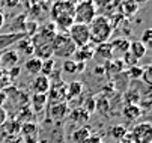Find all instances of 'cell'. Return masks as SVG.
<instances>
[{
	"instance_id": "6da1fadb",
	"label": "cell",
	"mask_w": 152,
	"mask_h": 143,
	"mask_svg": "<svg viewBox=\"0 0 152 143\" xmlns=\"http://www.w3.org/2000/svg\"><path fill=\"white\" fill-rule=\"evenodd\" d=\"M74 6L71 0H56L50 8L51 23H54L56 29L60 32H68L74 24Z\"/></svg>"
},
{
	"instance_id": "7a4b0ae2",
	"label": "cell",
	"mask_w": 152,
	"mask_h": 143,
	"mask_svg": "<svg viewBox=\"0 0 152 143\" xmlns=\"http://www.w3.org/2000/svg\"><path fill=\"white\" fill-rule=\"evenodd\" d=\"M113 24L112 20L107 15H96L91 24H89V35H91V42L92 44H102L108 42V39L113 35Z\"/></svg>"
},
{
	"instance_id": "3957f363",
	"label": "cell",
	"mask_w": 152,
	"mask_h": 143,
	"mask_svg": "<svg viewBox=\"0 0 152 143\" xmlns=\"http://www.w3.org/2000/svg\"><path fill=\"white\" fill-rule=\"evenodd\" d=\"M77 47L71 41L68 32H57L53 38V56L60 59H69L74 56Z\"/></svg>"
},
{
	"instance_id": "277c9868",
	"label": "cell",
	"mask_w": 152,
	"mask_h": 143,
	"mask_svg": "<svg viewBox=\"0 0 152 143\" xmlns=\"http://www.w3.org/2000/svg\"><path fill=\"white\" fill-rule=\"evenodd\" d=\"M96 15L98 14L94 0H80L74 6V23L89 26Z\"/></svg>"
},
{
	"instance_id": "5b68a950",
	"label": "cell",
	"mask_w": 152,
	"mask_h": 143,
	"mask_svg": "<svg viewBox=\"0 0 152 143\" xmlns=\"http://www.w3.org/2000/svg\"><path fill=\"white\" fill-rule=\"evenodd\" d=\"M68 35L71 38V41L74 42V45L77 48L83 47V45H88L91 44V35H89V26L86 24H78V23H74L69 30H68Z\"/></svg>"
},
{
	"instance_id": "8992f818",
	"label": "cell",
	"mask_w": 152,
	"mask_h": 143,
	"mask_svg": "<svg viewBox=\"0 0 152 143\" xmlns=\"http://www.w3.org/2000/svg\"><path fill=\"white\" fill-rule=\"evenodd\" d=\"M128 134L133 143H152V124L151 122H139Z\"/></svg>"
},
{
	"instance_id": "52a82bcc",
	"label": "cell",
	"mask_w": 152,
	"mask_h": 143,
	"mask_svg": "<svg viewBox=\"0 0 152 143\" xmlns=\"http://www.w3.org/2000/svg\"><path fill=\"white\" fill-rule=\"evenodd\" d=\"M32 92L33 93H39V95H47L48 90L51 89V81H50V77H45V75H35V78L32 80V86H30Z\"/></svg>"
},
{
	"instance_id": "ba28073f",
	"label": "cell",
	"mask_w": 152,
	"mask_h": 143,
	"mask_svg": "<svg viewBox=\"0 0 152 143\" xmlns=\"http://www.w3.org/2000/svg\"><path fill=\"white\" fill-rule=\"evenodd\" d=\"M18 63H20V56L15 50L9 48V50L2 51V54H0V65H2L5 71H9L11 68L18 66Z\"/></svg>"
},
{
	"instance_id": "9c48e42d",
	"label": "cell",
	"mask_w": 152,
	"mask_h": 143,
	"mask_svg": "<svg viewBox=\"0 0 152 143\" xmlns=\"http://www.w3.org/2000/svg\"><path fill=\"white\" fill-rule=\"evenodd\" d=\"M110 45H112L113 59H122L129 50V41L126 38H116L110 42Z\"/></svg>"
},
{
	"instance_id": "30bf717a",
	"label": "cell",
	"mask_w": 152,
	"mask_h": 143,
	"mask_svg": "<svg viewBox=\"0 0 152 143\" xmlns=\"http://www.w3.org/2000/svg\"><path fill=\"white\" fill-rule=\"evenodd\" d=\"M24 36H27L26 33H14V32H9V33H3L0 35V53L8 50V47L17 44L20 39H23Z\"/></svg>"
},
{
	"instance_id": "8fae6325",
	"label": "cell",
	"mask_w": 152,
	"mask_h": 143,
	"mask_svg": "<svg viewBox=\"0 0 152 143\" xmlns=\"http://www.w3.org/2000/svg\"><path fill=\"white\" fill-rule=\"evenodd\" d=\"M95 56V45L91 42V44H88V45H83V47H80V48H77L75 50V53H74V60L75 62H88L89 59H92Z\"/></svg>"
},
{
	"instance_id": "7c38bea8",
	"label": "cell",
	"mask_w": 152,
	"mask_h": 143,
	"mask_svg": "<svg viewBox=\"0 0 152 143\" xmlns=\"http://www.w3.org/2000/svg\"><path fill=\"white\" fill-rule=\"evenodd\" d=\"M124 62L121 59H112V60H108V62H105L104 65V72L108 75V77H115L118 74H121L124 71Z\"/></svg>"
},
{
	"instance_id": "4fadbf2b",
	"label": "cell",
	"mask_w": 152,
	"mask_h": 143,
	"mask_svg": "<svg viewBox=\"0 0 152 143\" xmlns=\"http://www.w3.org/2000/svg\"><path fill=\"white\" fill-rule=\"evenodd\" d=\"M50 113H51V117H53V119H56V120H62V119H65V117L69 115L68 104L65 103V101H62V103H56V104L51 107Z\"/></svg>"
},
{
	"instance_id": "5bb4252c",
	"label": "cell",
	"mask_w": 152,
	"mask_h": 143,
	"mask_svg": "<svg viewBox=\"0 0 152 143\" xmlns=\"http://www.w3.org/2000/svg\"><path fill=\"white\" fill-rule=\"evenodd\" d=\"M95 56L99 57L104 62H108V60L113 59V53H112V45L110 42H102V44H98L95 47Z\"/></svg>"
},
{
	"instance_id": "9a60e30c",
	"label": "cell",
	"mask_w": 152,
	"mask_h": 143,
	"mask_svg": "<svg viewBox=\"0 0 152 143\" xmlns=\"http://www.w3.org/2000/svg\"><path fill=\"white\" fill-rule=\"evenodd\" d=\"M24 68L30 75H39L42 69V60L38 59L36 56H32L24 62Z\"/></svg>"
},
{
	"instance_id": "2e32d148",
	"label": "cell",
	"mask_w": 152,
	"mask_h": 143,
	"mask_svg": "<svg viewBox=\"0 0 152 143\" xmlns=\"http://www.w3.org/2000/svg\"><path fill=\"white\" fill-rule=\"evenodd\" d=\"M92 134H91V130L88 127H80V128H77V130L72 131L71 140L74 143H88V140H89Z\"/></svg>"
},
{
	"instance_id": "e0dca14e",
	"label": "cell",
	"mask_w": 152,
	"mask_h": 143,
	"mask_svg": "<svg viewBox=\"0 0 152 143\" xmlns=\"http://www.w3.org/2000/svg\"><path fill=\"white\" fill-rule=\"evenodd\" d=\"M119 8H121L122 15H124L125 18H128V17H133V15H136L140 6H139L137 3L131 2V0H122L121 5H119Z\"/></svg>"
},
{
	"instance_id": "ac0fdd59",
	"label": "cell",
	"mask_w": 152,
	"mask_h": 143,
	"mask_svg": "<svg viewBox=\"0 0 152 143\" xmlns=\"http://www.w3.org/2000/svg\"><path fill=\"white\" fill-rule=\"evenodd\" d=\"M122 115H124L128 120H137L143 113H142V107H140V106H137V104H128V106L124 107Z\"/></svg>"
},
{
	"instance_id": "d6986e66",
	"label": "cell",
	"mask_w": 152,
	"mask_h": 143,
	"mask_svg": "<svg viewBox=\"0 0 152 143\" xmlns=\"http://www.w3.org/2000/svg\"><path fill=\"white\" fill-rule=\"evenodd\" d=\"M128 51L131 53L137 60H140L142 57H145V56H146L148 48L140 42V41H133V42H129V50H128Z\"/></svg>"
},
{
	"instance_id": "ffe728a7",
	"label": "cell",
	"mask_w": 152,
	"mask_h": 143,
	"mask_svg": "<svg viewBox=\"0 0 152 143\" xmlns=\"http://www.w3.org/2000/svg\"><path fill=\"white\" fill-rule=\"evenodd\" d=\"M17 47L18 50L26 54V56H33V44H32V39L30 36H24L23 39H20L17 42Z\"/></svg>"
},
{
	"instance_id": "44dd1931",
	"label": "cell",
	"mask_w": 152,
	"mask_h": 143,
	"mask_svg": "<svg viewBox=\"0 0 152 143\" xmlns=\"http://www.w3.org/2000/svg\"><path fill=\"white\" fill-rule=\"evenodd\" d=\"M47 104V95H39V93H33L32 96V109L35 113H39L44 110Z\"/></svg>"
},
{
	"instance_id": "7402d4cb",
	"label": "cell",
	"mask_w": 152,
	"mask_h": 143,
	"mask_svg": "<svg viewBox=\"0 0 152 143\" xmlns=\"http://www.w3.org/2000/svg\"><path fill=\"white\" fill-rule=\"evenodd\" d=\"M83 92V83L80 81H71L69 85H66V98H75L80 96Z\"/></svg>"
},
{
	"instance_id": "603a6c76",
	"label": "cell",
	"mask_w": 152,
	"mask_h": 143,
	"mask_svg": "<svg viewBox=\"0 0 152 143\" xmlns=\"http://www.w3.org/2000/svg\"><path fill=\"white\" fill-rule=\"evenodd\" d=\"M69 117H71V120H74V122H80V124H84V122L89 120L91 115L86 112V110H83V109H75L72 113H69Z\"/></svg>"
},
{
	"instance_id": "cb8c5ba5",
	"label": "cell",
	"mask_w": 152,
	"mask_h": 143,
	"mask_svg": "<svg viewBox=\"0 0 152 143\" xmlns=\"http://www.w3.org/2000/svg\"><path fill=\"white\" fill-rule=\"evenodd\" d=\"M126 134H128V130H126V127H125L124 124H116V125H113V127L110 128V136H112L116 142L121 140V139H124Z\"/></svg>"
},
{
	"instance_id": "d4e9b609",
	"label": "cell",
	"mask_w": 152,
	"mask_h": 143,
	"mask_svg": "<svg viewBox=\"0 0 152 143\" xmlns=\"http://www.w3.org/2000/svg\"><path fill=\"white\" fill-rule=\"evenodd\" d=\"M108 110H110V103H108L107 98L101 96L99 99H95V112L104 115V113H107Z\"/></svg>"
},
{
	"instance_id": "484cf974",
	"label": "cell",
	"mask_w": 152,
	"mask_h": 143,
	"mask_svg": "<svg viewBox=\"0 0 152 143\" xmlns=\"http://www.w3.org/2000/svg\"><path fill=\"white\" fill-rule=\"evenodd\" d=\"M53 69H54V60H53V57L42 60V69H41V74L42 75L50 77L53 74Z\"/></svg>"
},
{
	"instance_id": "4316f807",
	"label": "cell",
	"mask_w": 152,
	"mask_h": 143,
	"mask_svg": "<svg viewBox=\"0 0 152 143\" xmlns=\"http://www.w3.org/2000/svg\"><path fill=\"white\" fill-rule=\"evenodd\" d=\"M62 69L65 72H68V74H75L77 72V62L72 60V59H66L62 65Z\"/></svg>"
},
{
	"instance_id": "83f0119b",
	"label": "cell",
	"mask_w": 152,
	"mask_h": 143,
	"mask_svg": "<svg viewBox=\"0 0 152 143\" xmlns=\"http://www.w3.org/2000/svg\"><path fill=\"white\" fill-rule=\"evenodd\" d=\"M140 42H142L146 48L151 47V44H152V29H145V30H143V33H142V36H140Z\"/></svg>"
},
{
	"instance_id": "f1b7e54d",
	"label": "cell",
	"mask_w": 152,
	"mask_h": 143,
	"mask_svg": "<svg viewBox=\"0 0 152 143\" xmlns=\"http://www.w3.org/2000/svg\"><path fill=\"white\" fill-rule=\"evenodd\" d=\"M121 60L124 62V65H126L128 68L136 66V65H139V62H140V60H137V59H136V57H134L131 53H129V51H128V53H126V54H125V56L121 59Z\"/></svg>"
},
{
	"instance_id": "f546056e",
	"label": "cell",
	"mask_w": 152,
	"mask_h": 143,
	"mask_svg": "<svg viewBox=\"0 0 152 143\" xmlns=\"http://www.w3.org/2000/svg\"><path fill=\"white\" fill-rule=\"evenodd\" d=\"M151 71H152V66H151V65H146V66L143 68V72H142V77H140L148 86L152 85V74H151Z\"/></svg>"
},
{
	"instance_id": "4dcf8cb0",
	"label": "cell",
	"mask_w": 152,
	"mask_h": 143,
	"mask_svg": "<svg viewBox=\"0 0 152 143\" xmlns=\"http://www.w3.org/2000/svg\"><path fill=\"white\" fill-rule=\"evenodd\" d=\"M142 72H143V68H142L140 65H136V66L128 68V74L131 75V78H140V77H142Z\"/></svg>"
},
{
	"instance_id": "1f68e13d",
	"label": "cell",
	"mask_w": 152,
	"mask_h": 143,
	"mask_svg": "<svg viewBox=\"0 0 152 143\" xmlns=\"http://www.w3.org/2000/svg\"><path fill=\"white\" fill-rule=\"evenodd\" d=\"M83 110H86L89 115H92L94 112H95V99L94 98H88L86 99V103L83 104V107H81Z\"/></svg>"
},
{
	"instance_id": "d6a6232c",
	"label": "cell",
	"mask_w": 152,
	"mask_h": 143,
	"mask_svg": "<svg viewBox=\"0 0 152 143\" xmlns=\"http://www.w3.org/2000/svg\"><path fill=\"white\" fill-rule=\"evenodd\" d=\"M9 75H8V71H5V69H2L0 71V89L2 88H5L8 83H9Z\"/></svg>"
},
{
	"instance_id": "836d02e7",
	"label": "cell",
	"mask_w": 152,
	"mask_h": 143,
	"mask_svg": "<svg viewBox=\"0 0 152 143\" xmlns=\"http://www.w3.org/2000/svg\"><path fill=\"white\" fill-rule=\"evenodd\" d=\"M6 120H8V112H6L2 106H0V127L5 125Z\"/></svg>"
},
{
	"instance_id": "e575fe53",
	"label": "cell",
	"mask_w": 152,
	"mask_h": 143,
	"mask_svg": "<svg viewBox=\"0 0 152 143\" xmlns=\"http://www.w3.org/2000/svg\"><path fill=\"white\" fill-rule=\"evenodd\" d=\"M20 2H21V0H5V6L6 8H17L18 5H20Z\"/></svg>"
},
{
	"instance_id": "d590c367",
	"label": "cell",
	"mask_w": 152,
	"mask_h": 143,
	"mask_svg": "<svg viewBox=\"0 0 152 143\" xmlns=\"http://www.w3.org/2000/svg\"><path fill=\"white\" fill-rule=\"evenodd\" d=\"M86 69V63L84 62H77V72H83Z\"/></svg>"
},
{
	"instance_id": "8d00e7d4",
	"label": "cell",
	"mask_w": 152,
	"mask_h": 143,
	"mask_svg": "<svg viewBox=\"0 0 152 143\" xmlns=\"http://www.w3.org/2000/svg\"><path fill=\"white\" fill-rule=\"evenodd\" d=\"M118 143H133V140H131V137H129V134H126L124 139L118 140Z\"/></svg>"
},
{
	"instance_id": "74e56055",
	"label": "cell",
	"mask_w": 152,
	"mask_h": 143,
	"mask_svg": "<svg viewBox=\"0 0 152 143\" xmlns=\"http://www.w3.org/2000/svg\"><path fill=\"white\" fill-rule=\"evenodd\" d=\"M3 26H5V15L0 12V29H2Z\"/></svg>"
},
{
	"instance_id": "f35d334b",
	"label": "cell",
	"mask_w": 152,
	"mask_h": 143,
	"mask_svg": "<svg viewBox=\"0 0 152 143\" xmlns=\"http://www.w3.org/2000/svg\"><path fill=\"white\" fill-rule=\"evenodd\" d=\"M131 2H134V3H137V5L140 6V5H143V3H146V2H148V0H131Z\"/></svg>"
},
{
	"instance_id": "ab89813d",
	"label": "cell",
	"mask_w": 152,
	"mask_h": 143,
	"mask_svg": "<svg viewBox=\"0 0 152 143\" xmlns=\"http://www.w3.org/2000/svg\"><path fill=\"white\" fill-rule=\"evenodd\" d=\"M5 143H20V140H17V139H15V140H11V139H8Z\"/></svg>"
},
{
	"instance_id": "60d3db41",
	"label": "cell",
	"mask_w": 152,
	"mask_h": 143,
	"mask_svg": "<svg viewBox=\"0 0 152 143\" xmlns=\"http://www.w3.org/2000/svg\"><path fill=\"white\" fill-rule=\"evenodd\" d=\"M99 143H102V142H99Z\"/></svg>"
},
{
	"instance_id": "b9f144b4",
	"label": "cell",
	"mask_w": 152,
	"mask_h": 143,
	"mask_svg": "<svg viewBox=\"0 0 152 143\" xmlns=\"http://www.w3.org/2000/svg\"><path fill=\"white\" fill-rule=\"evenodd\" d=\"M78 2H80V0H78Z\"/></svg>"
},
{
	"instance_id": "7bdbcfd3",
	"label": "cell",
	"mask_w": 152,
	"mask_h": 143,
	"mask_svg": "<svg viewBox=\"0 0 152 143\" xmlns=\"http://www.w3.org/2000/svg\"><path fill=\"white\" fill-rule=\"evenodd\" d=\"M54 2H56V0H54Z\"/></svg>"
}]
</instances>
